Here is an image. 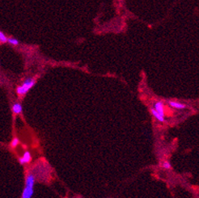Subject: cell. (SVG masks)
<instances>
[{"instance_id":"obj_1","label":"cell","mask_w":199,"mask_h":198,"mask_svg":"<svg viewBox=\"0 0 199 198\" xmlns=\"http://www.w3.org/2000/svg\"><path fill=\"white\" fill-rule=\"evenodd\" d=\"M36 182V177L32 172L27 174L25 178V184L23 190L22 198H32L34 192V184Z\"/></svg>"},{"instance_id":"obj_2","label":"cell","mask_w":199,"mask_h":198,"mask_svg":"<svg viewBox=\"0 0 199 198\" xmlns=\"http://www.w3.org/2000/svg\"><path fill=\"white\" fill-rule=\"evenodd\" d=\"M36 84V80L32 78H27L24 81L21 86H19L16 88V92L19 95H25L28 91L32 88V87Z\"/></svg>"},{"instance_id":"obj_3","label":"cell","mask_w":199,"mask_h":198,"mask_svg":"<svg viewBox=\"0 0 199 198\" xmlns=\"http://www.w3.org/2000/svg\"><path fill=\"white\" fill-rule=\"evenodd\" d=\"M32 161V154L29 151H25L24 154H23L22 157H20L19 159V164L21 165H25L29 163H31Z\"/></svg>"},{"instance_id":"obj_4","label":"cell","mask_w":199,"mask_h":198,"mask_svg":"<svg viewBox=\"0 0 199 198\" xmlns=\"http://www.w3.org/2000/svg\"><path fill=\"white\" fill-rule=\"evenodd\" d=\"M157 113L161 115L162 116H165V105L162 101H156L154 104V108H153Z\"/></svg>"},{"instance_id":"obj_5","label":"cell","mask_w":199,"mask_h":198,"mask_svg":"<svg viewBox=\"0 0 199 198\" xmlns=\"http://www.w3.org/2000/svg\"><path fill=\"white\" fill-rule=\"evenodd\" d=\"M168 105L170 107L176 108V109H179V110H182V109H185L187 108V105L185 104H182L177 101H168Z\"/></svg>"},{"instance_id":"obj_6","label":"cell","mask_w":199,"mask_h":198,"mask_svg":"<svg viewBox=\"0 0 199 198\" xmlns=\"http://www.w3.org/2000/svg\"><path fill=\"white\" fill-rule=\"evenodd\" d=\"M151 113L153 115V116L155 117V119L159 121H160V122H165V116H162L161 115H159L156 111L154 109V108H151Z\"/></svg>"},{"instance_id":"obj_7","label":"cell","mask_w":199,"mask_h":198,"mask_svg":"<svg viewBox=\"0 0 199 198\" xmlns=\"http://www.w3.org/2000/svg\"><path fill=\"white\" fill-rule=\"evenodd\" d=\"M12 111L15 114H20L23 111V107L19 103H16L12 106Z\"/></svg>"},{"instance_id":"obj_8","label":"cell","mask_w":199,"mask_h":198,"mask_svg":"<svg viewBox=\"0 0 199 198\" xmlns=\"http://www.w3.org/2000/svg\"><path fill=\"white\" fill-rule=\"evenodd\" d=\"M19 144V139L18 138H14L12 139V141L11 142V146L12 148L17 147Z\"/></svg>"},{"instance_id":"obj_9","label":"cell","mask_w":199,"mask_h":198,"mask_svg":"<svg viewBox=\"0 0 199 198\" xmlns=\"http://www.w3.org/2000/svg\"><path fill=\"white\" fill-rule=\"evenodd\" d=\"M162 167L166 170H170L172 168V164L168 161H165L162 163Z\"/></svg>"},{"instance_id":"obj_10","label":"cell","mask_w":199,"mask_h":198,"mask_svg":"<svg viewBox=\"0 0 199 198\" xmlns=\"http://www.w3.org/2000/svg\"><path fill=\"white\" fill-rule=\"evenodd\" d=\"M7 42L11 44H13V45H18L19 44V41L17 39H15V38H8Z\"/></svg>"},{"instance_id":"obj_11","label":"cell","mask_w":199,"mask_h":198,"mask_svg":"<svg viewBox=\"0 0 199 198\" xmlns=\"http://www.w3.org/2000/svg\"><path fill=\"white\" fill-rule=\"evenodd\" d=\"M0 41L3 42V43H5V42L7 41V38L5 36V34L3 32H0Z\"/></svg>"}]
</instances>
